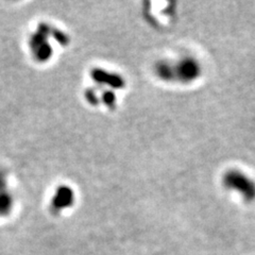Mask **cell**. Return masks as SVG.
<instances>
[{"instance_id":"3","label":"cell","mask_w":255,"mask_h":255,"mask_svg":"<svg viewBox=\"0 0 255 255\" xmlns=\"http://www.w3.org/2000/svg\"><path fill=\"white\" fill-rule=\"evenodd\" d=\"M59 205H67V203H70L71 201V194L69 189H66V188H63L59 191Z\"/></svg>"},{"instance_id":"2","label":"cell","mask_w":255,"mask_h":255,"mask_svg":"<svg viewBox=\"0 0 255 255\" xmlns=\"http://www.w3.org/2000/svg\"><path fill=\"white\" fill-rule=\"evenodd\" d=\"M223 184L229 190L238 194L246 201L255 198V182L241 171H229L223 177Z\"/></svg>"},{"instance_id":"1","label":"cell","mask_w":255,"mask_h":255,"mask_svg":"<svg viewBox=\"0 0 255 255\" xmlns=\"http://www.w3.org/2000/svg\"><path fill=\"white\" fill-rule=\"evenodd\" d=\"M158 75L164 80H179L181 82H190L195 80L200 67L193 59H183L178 63H161L157 67Z\"/></svg>"}]
</instances>
